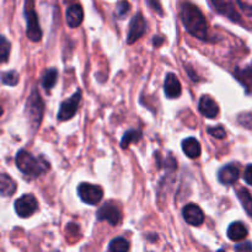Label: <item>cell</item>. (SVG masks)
I'll list each match as a JSON object with an SVG mask.
<instances>
[{
	"mask_svg": "<svg viewBox=\"0 0 252 252\" xmlns=\"http://www.w3.org/2000/svg\"><path fill=\"white\" fill-rule=\"evenodd\" d=\"M181 19L185 29L196 38L206 41L208 37V24L201 10L193 4L185 2L181 6Z\"/></svg>",
	"mask_w": 252,
	"mask_h": 252,
	"instance_id": "1",
	"label": "cell"
},
{
	"mask_svg": "<svg viewBox=\"0 0 252 252\" xmlns=\"http://www.w3.org/2000/svg\"><path fill=\"white\" fill-rule=\"evenodd\" d=\"M15 162L22 174L32 179L46 174L49 170V162L43 157L36 158L27 150H20L15 158Z\"/></svg>",
	"mask_w": 252,
	"mask_h": 252,
	"instance_id": "2",
	"label": "cell"
},
{
	"mask_svg": "<svg viewBox=\"0 0 252 252\" xmlns=\"http://www.w3.org/2000/svg\"><path fill=\"white\" fill-rule=\"evenodd\" d=\"M43 111H44V105L43 101H42L41 95L37 91V89L34 88L32 90L31 95L29 96L26 101V112L27 120H29L30 127L33 130H36L39 127L42 122V117H43Z\"/></svg>",
	"mask_w": 252,
	"mask_h": 252,
	"instance_id": "3",
	"label": "cell"
},
{
	"mask_svg": "<svg viewBox=\"0 0 252 252\" xmlns=\"http://www.w3.org/2000/svg\"><path fill=\"white\" fill-rule=\"evenodd\" d=\"M25 17H26L27 31L26 34L32 42H38L42 38V30L39 26L38 16L34 11L33 2L27 1L25 4Z\"/></svg>",
	"mask_w": 252,
	"mask_h": 252,
	"instance_id": "4",
	"label": "cell"
},
{
	"mask_svg": "<svg viewBox=\"0 0 252 252\" xmlns=\"http://www.w3.org/2000/svg\"><path fill=\"white\" fill-rule=\"evenodd\" d=\"M78 194L84 203L95 206V204L100 203V201L102 199L103 189L100 186H96V185L83 182V184L79 185Z\"/></svg>",
	"mask_w": 252,
	"mask_h": 252,
	"instance_id": "5",
	"label": "cell"
},
{
	"mask_svg": "<svg viewBox=\"0 0 252 252\" xmlns=\"http://www.w3.org/2000/svg\"><path fill=\"white\" fill-rule=\"evenodd\" d=\"M98 220H103L110 223L111 225H118L122 220V212H121L120 207L113 202H107L100 207V209L96 213Z\"/></svg>",
	"mask_w": 252,
	"mask_h": 252,
	"instance_id": "6",
	"label": "cell"
},
{
	"mask_svg": "<svg viewBox=\"0 0 252 252\" xmlns=\"http://www.w3.org/2000/svg\"><path fill=\"white\" fill-rule=\"evenodd\" d=\"M37 208H38V203L33 194H24L15 201V211L17 216L21 218L31 217L32 214L36 213Z\"/></svg>",
	"mask_w": 252,
	"mask_h": 252,
	"instance_id": "7",
	"label": "cell"
},
{
	"mask_svg": "<svg viewBox=\"0 0 252 252\" xmlns=\"http://www.w3.org/2000/svg\"><path fill=\"white\" fill-rule=\"evenodd\" d=\"M81 96H83L81 90L80 89H78L76 93L74 94L73 96H70L68 100L62 102L61 110H59L58 112L59 121H68L75 116L76 111H78V107H79V103H80L81 101Z\"/></svg>",
	"mask_w": 252,
	"mask_h": 252,
	"instance_id": "8",
	"label": "cell"
},
{
	"mask_svg": "<svg viewBox=\"0 0 252 252\" xmlns=\"http://www.w3.org/2000/svg\"><path fill=\"white\" fill-rule=\"evenodd\" d=\"M145 31H147V21H145L144 16L140 12H138L133 16L132 21H130L127 43L133 44L134 42H137L145 33Z\"/></svg>",
	"mask_w": 252,
	"mask_h": 252,
	"instance_id": "9",
	"label": "cell"
},
{
	"mask_svg": "<svg viewBox=\"0 0 252 252\" xmlns=\"http://www.w3.org/2000/svg\"><path fill=\"white\" fill-rule=\"evenodd\" d=\"M182 214H184V219L186 220V223H189V225L198 226L204 221L203 212L197 204L189 203L185 206Z\"/></svg>",
	"mask_w": 252,
	"mask_h": 252,
	"instance_id": "10",
	"label": "cell"
},
{
	"mask_svg": "<svg viewBox=\"0 0 252 252\" xmlns=\"http://www.w3.org/2000/svg\"><path fill=\"white\" fill-rule=\"evenodd\" d=\"M239 176H240V170H239L238 165L235 164H228L225 166L221 167L218 172V180L221 185H226L230 186L238 181Z\"/></svg>",
	"mask_w": 252,
	"mask_h": 252,
	"instance_id": "11",
	"label": "cell"
},
{
	"mask_svg": "<svg viewBox=\"0 0 252 252\" xmlns=\"http://www.w3.org/2000/svg\"><path fill=\"white\" fill-rule=\"evenodd\" d=\"M198 110L207 118H216L219 115L218 103L208 95L202 96L198 103Z\"/></svg>",
	"mask_w": 252,
	"mask_h": 252,
	"instance_id": "12",
	"label": "cell"
},
{
	"mask_svg": "<svg viewBox=\"0 0 252 252\" xmlns=\"http://www.w3.org/2000/svg\"><path fill=\"white\" fill-rule=\"evenodd\" d=\"M209 5L216 10L217 12L221 15H225L226 17L231 20V21H239L240 16L236 12L234 4L231 1H219V0H214V1H209Z\"/></svg>",
	"mask_w": 252,
	"mask_h": 252,
	"instance_id": "13",
	"label": "cell"
},
{
	"mask_svg": "<svg viewBox=\"0 0 252 252\" xmlns=\"http://www.w3.org/2000/svg\"><path fill=\"white\" fill-rule=\"evenodd\" d=\"M164 90L165 95L169 98H176L181 95L182 88L181 83H180L179 78H177L175 74L169 73L165 78V84H164Z\"/></svg>",
	"mask_w": 252,
	"mask_h": 252,
	"instance_id": "14",
	"label": "cell"
},
{
	"mask_svg": "<svg viewBox=\"0 0 252 252\" xmlns=\"http://www.w3.org/2000/svg\"><path fill=\"white\" fill-rule=\"evenodd\" d=\"M66 24L69 27L74 29V27L80 26L84 19V10L80 4H71L70 6L66 9Z\"/></svg>",
	"mask_w": 252,
	"mask_h": 252,
	"instance_id": "15",
	"label": "cell"
},
{
	"mask_svg": "<svg viewBox=\"0 0 252 252\" xmlns=\"http://www.w3.org/2000/svg\"><path fill=\"white\" fill-rule=\"evenodd\" d=\"M182 150H184L185 154L189 158V159H197L201 155L202 149L201 144H199L198 140L196 138H186V139L182 142Z\"/></svg>",
	"mask_w": 252,
	"mask_h": 252,
	"instance_id": "16",
	"label": "cell"
},
{
	"mask_svg": "<svg viewBox=\"0 0 252 252\" xmlns=\"http://www.w3.org/2000/svg\"><path fill=\"white\" fill-rule=\"evenodd\" d=\"M228 236L233 241H240L248 236V228L241 221H234L228 228Z\"/></svg>",
	"mask_w": 252,
	"mask_h": 252,
	"instance_id": "17",
	"label": "cell"
},
{
	"mask_svg": "<svg viewBox=\"0 0 252 252\" xmlns=\"http://www.w3.org/2000/svg\"><path fill=\"white\" fill-rule=\"evenodd\" d=\"M16 191V184L6 174H0V196L10 197Z\"/></svg>",
	"mask_w": 252,
	"mask_h": 252,
	"instance_id": "18",
	"label": "cell"
},
{
	"mask_svg": "<svg viewBox=\"0 0 252 252\" xmlns=\"http://www.w3.org/2000/svg\"><path fill=\"white\" fill-rule=\"evenodd\" d=\"M140 138H142V130L139 129H129L123 134L122 140H121V147L123 149L128 148L130 145V143L139 142Z\"/></svg>",
	"mask_w": 252,
	"mask_h": 252,
	"instance_id": "19",
	"label": "cell"
},
{
	"mask_svg": "<svg viewBox=\"0 0 252 252\" xmlns=\"http://www.w3.org/2000/svg\"><path fill=\"white\" fill-rule=\"evenodd\" d=\"M238 197L239 201L243 204L244 209L248 212L249 216L252 218V196L250 194V192L245 189H241L238 191Z\"/></svg>",
	"mask_w": 252,
	"mask_h": 252,
	"instance_id": "20",
	"label": "cell"
},
{
	"mask_svg": "<svg viewBox=\"0 0 252 252\" xmlns=\"http://www.w3.org/2000/svg\"><path fill=\"white\" fill-rule=\"evenodd\" d=\"M57 78H58V73L54 68L48 69V70L44 73L43 78H42V86H43L46 90H51L57 83Z\"/></svg>",
	"mask_w": 252,
	"mask_h": 252,
	"instance_id": "21",
	"label": "cell"
},
{
	"mask_svg": "<svg viewBox=\"0 0 252 252\" xmlns=\"http://www.w3.org/2000/svg\"><path fill=\"white\" fill-rule=\"evenodd\" d=\"M110 252H128L129 243L125 238H116L110 243Z\"/></svg>",
	"mask_w": 252,
	"mask_h": 252,
	"instance_id": "22",
	"label": "cell"
},
{
	"mask_svg": "<svg viewBox=\"0 0 252 252\" xmlns=\"http://www.w3.org/2000/svg\"><path fill=\"white\" fill-rule=\"evenodd\" d=\"M235 75L240 83H243L246 88L252 86V70L251 68H246L245 70H236Z\"/></svg>",
	"mask_w": 252,
	"mask_h": 252,
	"instance_id": "23",
	"label": "cell"
},
{
	"mask_svg": "<svg viewBox=\"0 0 252 252\" xmlns=\"http://www.w3.org/2000/svg\"><path fill=\"white\" fill-rule=\"evenodd\" d=\"M10 48H11V44L7 41L6 37L0 34V63H5L7 61L10 54Z\"/></svg>",
	"mask_w": 252,
	"mask_h": 252,
	"instance_id": "24",
	"label": "cell"
},
{
	"mask_svg": "<svg viewBox=\"0 0 252 252\" xmlns=\"http://www.w3.org/2000/svg\"><path fill=\"white\" fill-rule=\"evenodd\" d=\"M1 81L2 84L9 86H15L17 83H19V74L15 70L6 71V73L1 74Z\"/></svg>",
	"mask_w": 252,
	"mask_h": 252,
	"instance_id": "25",
	"label": "cell"
},
{
	"mask_svg": "<svg viewBox=\"0 0 252 252\" xmlns=\"http://www.w3.org/2000/svg\"><path fill=\"white\" fill-rule=\"evenodd\" d=\"M238 122L243 127L248 128V129H252V112H244L239 115Z\"/></svg>",
	"mask_w": 252,
	"mask_h": 252,
	"instance_id": "26",
	"label": "cell"
},
{
	"mask_svg": "<svg viewBox=\"0 0 252 252\" xmlns=\"http://www.w3.org/2000/svg\"><path fill=\"white\" fill-rule=\"evenodd\" d=\"M208 133L211 135H213L214 138H218V139H223L225 138L226 132L221 126H217V127H209L208 128Z\"/></svg>",
	"mask_w": 252,
	"mask_h": 252,
	"instance_id": "27",
	"label": "cell"
},
{
	"mask_svg": "<svg viewBox=\"0 0 252 252\" xmlns=\"http://www.w3.org/2000/svg\"><path fill=\"white\" fill-rule=\"evenodd\" d=\"M129 9H130L129 2H127V1L118 2V4H117V14H118V16H120V17L126 16V15L128 14V11H129Z\"/></svg>",
	"mask_w": 252,
	"mask_h": 252,
	"instance_id": "28",
	"label": "cell"
},
{
	"mask_svg": "<svg viewBox=\"0 0 252 252\" xmlns=\"http://www.w3.org/2000/svg\"><path fill=\"white\" fill-rule=\"evenodd\" d=\"M235 251L236 252H252V244L250 241H246V243L238 244L235 245Z\"/></svg>",
	"mask_w": 252,
	"mask_h": 252,
	"instance_id": "29",
	"label": "cell"
},
{
	"mask_svg": "<svg viewBox=\"0 0 252 252\" xmlns=\"http://www.w3.org/2000/svg\"><path fill=\"white\" fill-rule=\"evenodd\" d=\"M244 180L246 181V184L252 186V164L249 165L245 169V172H244Z\"/></svg>",
	"mask_w": 252,
	"mask_h": 252,
	"instance_id": "30",
	"label": "cell"
},
{
	"mask_svg": "<svg viewBox=\"0 0 252 252\" xmlns=\"http://www.w3.org/2000/svg\"><path fill=\"white\" fill-rule=\"evenodd\" d=\"M238 5L244 10V11H252V1H238Z\"/></svg>",
	"mask_w": 252,
	"mask_h": 252,
	"instance_id": "31",
	"label": "cell"
},
{
	"mask_svg": "<svg viewBox=\"0 0 252 252\" xmlns=\"http://www.w3.org/2000/svg\"><path fill=\"white\" fill-rule=\"evenodd\" d=\"M148 5L149 6H153L154 7V11H158L160 15H162V11H161V6H160L159 2H154V1H148Z\"/></svg>",
	"mask_w": 252,
	"mask_h": 252,
	"instance_id": "32",
	"label": "cell"
},
{
	"mask_svg": "<svg viewBox=\"0 0 252 252\" xmlns=\"http://www.w3.org/2000/svg\"><path fill=\"white\" fill-rule=\"evenodd\" d=\"M2 112H4V111H2V107H1V106H0V116L2 115Z\"/></svg>",
	"mask_w": 252,
	"mask_h": 252,
	"instance_id": "33",
	"label": "cell"
},
{
	"mask_svg": "<svg viewBox=\"0 0 252 252\" xmlns=\"http://www.w3.org/2000/svg\"><path fill=\"white\" fill-rule=\"evenodd\" d=\"M217 252H225L224 250H219V251H217Z\"/></svg>",
	"mask_w": 252,
	"mask_h": 252,
	"instance_id": "34",
	"label": "cell"
},
{
	"mask_svg": "<svg viewBox=\"0 0 252 252\" xmlns=\"http://www.w3.org/2000/svg\"><path fill=\"white\" fill-rule=\"evenodd\" d=\"M53 252H58V251H53Z\"/></svg>",
	"mask_w": 252,
	"mask_h": 252,
	"instance_id": "35",
	"label": "cell"
}]
</instances>
